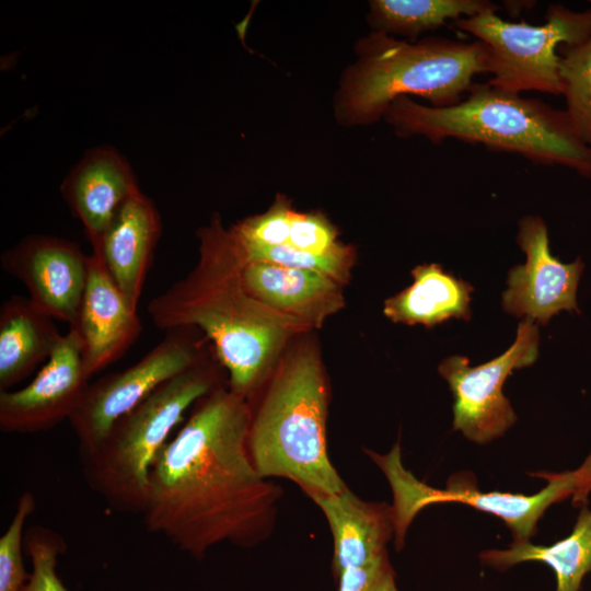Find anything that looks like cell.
Masks as SVG:
<instances>
[{"label": "cell", "mask_w": 591, "mask_h": 591, "mask_svg": "<svg viewBox=\"0 0 591 591\" xmlns=\"http://www.w3.org/2000/svg\"><path fill=\"white\" fill-rule=\"evenodd\" d=\"M247 402L223 385L198 399L157 456L141 512L148 531L196 559L250 548L274 531L281 488L252 462Z\"/></svg>", "instance_id": "1"}, {"label": "cell", "mask_w": 591, "mask_h": 591, "mask_svg": "<svg viewBox=\"0 0 591 591\" xmlns=\"http://www.w3.org/2000/svg\"><path fill=\"white\" fill-rule=\"evenodd\" d=\"M200 262L186 278L148 304L161 331L200 329L228 371L229 390L246 402L267 378L274 357L299 322L253 298L244 288V263L230 230L218 218L198 232Z\"/></svg>", "instance_id": "2"}, {"label": "cell", "mask_w": 591, "mask_h": 591, "mask_svg": "<svg viewBox=\"0 0 591 591\" xmlns=\"http://www.w3.org/2000/svg\"><path fill=\"white\" fill-rule=\"evenodd\" d=\"M383 118L402 138L420 136L436 144L445 139L480 143L535 164L567 167L591 179V148L565 109L488 82L474 83L464 100L448 107L397 97Z\"/></svg>", "instance_id": "3"}, {"label": "cell", "mask_w": 591, "mask_h": 591, "mask_svg": "<svg viewBox=\"0 0 591 591\" xmlns=\"http://www.w3.org/2000/svg\"><path fill=\"white\" fill-rule=\"evenodd\" d=\"M356 53L335 97L336 118L346 126L376 123L401 96L415 95L433 107L455 105L476 76L490 73L489 49L477 39L409 42L372 31L358 42Z\"/></svg>", "instance_id": "4"}, {"label": "cell", "mask_w": 591, "mask_h": 591, "mask_svg": "<svg viewBox=\"0 0 591 591\" xmlns=\"http://www.w3.org/2000/svg\"><path fill=\"white\" fill-rule=\"evenodd\" d=\"M327 404L320 359L312 348H301L279 367L256 409H250L247 448L263 477L287 478L305 495L347 487L327 452Z\"/></svg>", "instance_id": "5"}, {"label": "cell", "mask_w": 591, "mask_h": 591, "mask_svg": "<svg viewBox=\"0 0 591 591\" xmlns=\"http://www.w3.org/2000/svg\"><path fill=\"white\" fill-rule=\"evenodd\" d=\"M221 385L215 366L201 357L157 387L81 457L90 488L116 511L141 513L151 467L172 431L198 399Z\"/></svg>", "instance_id": "6"}, {"label": "cell", "mask_w": 591, "mask_h": 591, "mask_svg": "<svg viewBox=\"0 0 591 591\" xmlns=\"http://www.w3.org/2000/svg\"><path fill=\"white\" fill-rule=\"evenodd\" d=\"M370 456L385 474L392 488L391 506L397 551L403 547L413 519L421 509L433 503H461L495 515L508 526L513 542H526L536 534L538 520L552 505L569 497L573 505L587 503L591 494V476L582 465L560 473L541 472L537 476L545 478L547 485L534 495H523L482 491L464 475L453 476L444 489L433 488L403 466L397 443L385 455L372 452Z\"/></svg>", "instance_id": "7"}, {"label": "cell", "mask_w": 591, "mask_h": 591, "mask_svg": "<svg viewBox=\"0 0 591 591\" xmlns=\"http://www.w3.org/2000/svg\"><path fill=\"white\" fill-rule=\"evenodd\" d=\"M496 12L486 11L452 22V26L488 47L491 76L488 83L519 94L538 91L561 95L558 49L591 35V8L576 11L551 4L541 25L506 21Z\"/></svg>", "instance_id": "8"}, {"label": "cell", "mask_w": 591, "mask_h": 591, "mask_svg": "<svg viewBox=\"0 0 591 591\" xmlns=\"http://www.w3.org/2000/svg\"><path fill=\"white\" fill-rule=\"evenodd\" d=\"M189 327L165 332L161 341L130 367L89 382L69 422L80 457L92 453L112 426L157 387L201 358Z\"/></svg>", "instance_id": "9"}, {"label": "cell", "mask_w": 591, "mask_h": 591, "mask_svg": "<svg viewBox=\"0 0 591 591\" xmlns=\"http://www.w3.org/2000/svg\"><path fill=\"white\" fill-rule=\"evenodd\" d=\"M540 334L530 318L522 320L513 344L500 356L471 367L464 356H451L438 367L453 395V429L478 444L501 436L517 421V414L502 393L513 370L532 366L538 356Z\"/></svg>", "instance_id": "10"}, {"label": "cell", "mask_w": 591, "mask_h": 591, "mask_svg": "<svg viewBox=\"0 0 591 591\" xmlns=\"http://www.w3.org/2000/svg\"><path fill=\"white\" fill-rule=\"evenodd\" d=\"M89 256L73 241L33 233L5 250L0 263L8 275L26 288L36 308L70 327L79 315Z\"/></svg>", "instance_id": "11"}, {"label": "cell", "mask_w": 591, "mask_h": 591, "mask_svg": "<svg viewBox=\"0 0 591 591\" xmlns=\"http://www.w3.org/2000/svg\"><path fill=\"white\" fill-rule=\"evenodd\" d=\"M517 243L526 262L508 273L503 310L540 324H546L563 310L579 313L577 289L584 267L582 260L564 264L552 255L547 227L538 216L521 218Z\"/></svg>", "instance_id": "12"}, {"label": "cell", "mask_w": 591, "mask_h": 591, "mask_svg": "<svg viewBox=\"0 0 591 591\" xmlns=\"http://www.w3.org/2000/svg\"><path fill=\"white\" fill-rule=\"evenodd\" d=\"M89 382L78 333L69 327L27 385L0 392V430L36 433L69 420Z\"/></svg>", "instance_id": "13"}, {"label": "cell", "mask_w": 591, "mask_h": 591, "mask_svg": "<svg viewBox=\"0 0 591 591\" xmlns=\"http://www.w3.org/2000/svg\"><path fill=\"white\" fill-rule=\"evenodd\" d=\"M74 327L86 379L104 370L131 347L142 332L135 310L109 275L102 257L89 256V271Z\"/></svg>", "instance_id": "14"}, {"label": "cell", "mask_w": 591, "mask_h": 591, "mask_svg": "<svg viewBox=\"0 0 591 591\" xmlns=\"http://www.w3.org/2000/svg\"><path fill=\"white\" fill-rule=\"evenodd\" d=\"M140 188L127 159L112 146L88 150L60 186L63 200L83 225L92 252L121 206Z\"/></svg>", "instance_id": "15"}, {"label": "cell", "mask_w": 591, "mask_h": 591, "mask_svg": "<svg viewBox=\"0 0 591 591\" xmlns=\"http://www.w3.org/2000/svg\"><path fill=\"white\" fill-rule=\"evenodd\" d=\"M306 496L321 509L332 531L335 579L346 569L366 566L387 555L386 545L395 534L391 505L362 500L348 487L335 494Z\"/></svg>", "instance_id": "16"}, {"label": "cell", "mask_w": 591, "mask_h": 591, "mask_svg": "<svg viewBox=\"0 0 591 591\" xmlns=\"http://www.w3.org/2000/svg\"><path fill=\"white\" fill-rule=\"evenodd\" d=\"M162 221L154 202L140 189L116 213L99 254L129 304L138 310Z\"/></svg>", "instance_id": "17"}, {"label": "cell", "mask_w": 591, "mask_h": 591, "mask_svg": "<svg viewBox=\"0 0 591 591\" xmlns=\"http://www.w3.org/2000/svg\"><path fill=\"white\" fill-rule=\"evenodd\" d=\"M241 278L253 298L300 324L320 325L343 305L338 281L316 271L244 262Z\"/></svg>", "instance_id": "18"}, {"label": "cell", "mask_w": 591, "mask_h": 591, "mask_svg": "<svg viewBox=\"0 0 591 591\" xmlns=\"http://www.w3.org/2000/svg\"><path fill=\"white\" fill-rule=\"evenodd\" d=\"M63 334L28 297L13 294L0 308V392L28 378L55 351Z\"/></svg>", "instance_id": "19"}, {"label": "cell", "mask_w": 591, "mask_h": 591, "mask_svg": "<svg viewBox=\"0 0 591 591\" xmlns=\"http://www.w3.org/2000/svg\"><path fill=\"white\" fill-rule=\"evenodd\" d=\"M412 275L414 282L384 303L390 320L432 327L450 318H471L474 288L468 282L434 263L415 267Z\"/></svg>", "instance_id": "20"}, {"label": "cell", "mask_w": 591, "mask_h": 591, "mask_svg": "<svg viewBox=\"0 0 591 591\" xmlns=\"http://www.w3.org/2000/svg\"><path fill=\"white\" fill-rule=\"evenodd\" d=\"M478 557L484 566L498 571L522 563H543L555 573V591H579L591 572V509L583 505L571 533L549 546L513 542L507 548L485 549Z\"/></svg>", "instance_id": "21"}, {"label": "cell", "mask_w": 591, "mask_h": 591, "mask_svg": "<svg viewBox=\"0 0 591 591\" xmlns=\"http://www.w3.org/2000/svg\"><path fill=\"white\" fill-rule=\"evenodd\" d=\"M369 8L368 21L373 31L401 35L409 42L449 21L499 10L488 0H373Z\"/></svg>", "instance_id": "22"}, {"label": "cell", "mask_w": 591, "mask_h": 591, "mask_svg": "<svg viewBox=\"0 0 591 591\" xmlns=\"http://www.w3.org/2000/svg\"><path fill=\"white\" fill-rule=\"evenodd\" d=\"M563 96L575 129L591 148V35L558 49Z\"/></svg>", "instance_id": "23"}, {"label": "cell", "mask_w": 591, "mask_h": 591, "mask_svg": "<svg viewBox=\"0 0 591 591\" xmlns=\"http://www.w3.org/2000/svg\"><path fill=\"white\" fill-rule=\"evenodd\" d=\"M234 241L245 263L263 262L288 268L312 270L337 281L346 276L351 259L347 247L336 253L317 255L299 251L288 244L278 246L242 245L235 239Z\"/></svg>", "instance_id": "24"}, {"label": "cell", "mask_w": 591, "mask_h": 591, "mask_svg": "<svg viewBox=\"0 0 591 591\" xmlns=\"http://www.w3.org/2000/svg\"><path fill=\"white\" fill-rule=\"evenodd\" d=\"M24 544L32 571L21 591H68L57 575L58 558L67 551L61 535L44 525H33L25 532Z\"/></svg>", "instance_id": "25"}, {"label": "cell", "mask_w": 591, "mask_h": 591, "mask_svg": "<svg viewBox=\"0 0 591 591\" xmlns=\"http://www.w3.org/2000/svg\"><path fill=\"white\" fill-rule=\"evenodd\" d=\"M35 507L33 494L24 491L8 529L0 537V591H21L28 580L30 573L25 570L22 556L23 530Z\"/></svg>", "instance_id": "26"}, {"label": "cell", "mask_w": 591, "mask_h": 591, "mask_svg": "<svg viewBox=\"0 0 591 591\" xmlns=\"http://www.w3.org/2000/svg\"><path fill=\"white\" fill-rule=\"evenodd\" d=\"M292 210L285 200L276 201L273 207L254 217H250L231 228V233L242 245L278 246L288 243Z\"/></svg>", "instance_id": "27"}, {"label": "cell", "mask_w": 591, "mask_h": 591, "mask_svg": "<svg viewBox=\"0 0 591 591\" xmlns=\"http://www.w3.org/2000/svg\"><path fill=\"white\" fill-rule=\"evenodd\" d=\"M334 227L321 215L292 211L288 245L299 251L326 255L345 248Z\"/></svg>", "instance_id": "28"}, {"label": "cell", "mask_w": 591, "mask_h": 591, "mask_svg": "<svg viewBox=\"0 0 591 591\" xmlns=\"http://www.w3.org/2000/svg\"><path fill=\"white\" fill-rule=\"evenodd\" d=\"M336 580L337 591H386L395 573L386 555L366 566L346 569Z\"/></svg>", "instance_id": "29"}, {"label": "cell", "mask_w": 591, "mask_h": 591, "mask_svg": "<svg viewBox=\"0 0 591 591\" xmlns=\"http://www.w3.org/2000/svg\"><path fill=\"white\" fill-rule=\"evenodd\" d=\"M386 591H398L397 588H396L395 580L392 581V582L389 584Z\"/></svg>", "instance_id": "30"}]
</instances>
